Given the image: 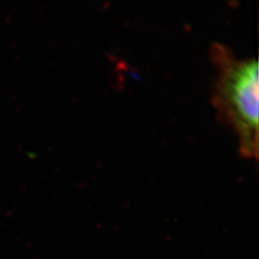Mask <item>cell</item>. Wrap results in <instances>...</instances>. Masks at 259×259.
Instances as JSON below:
<instances>
[{"mask_svg":"<svg viewBox=\"0 0 259 259\" xmlns=\"http://www.w3.org/2000/svg\"><path fill=\"white\" fill-rule=\"evenodd\" d=\"M217 68L212 104L219 117L237 135L245 157L258 155V64L255 59L241 60L220 44L210 48Z\"/></svg>","mask_w":259,"mask_h":259,"instance_id":"6da1fadb","label":"cell"}]
</instances>
